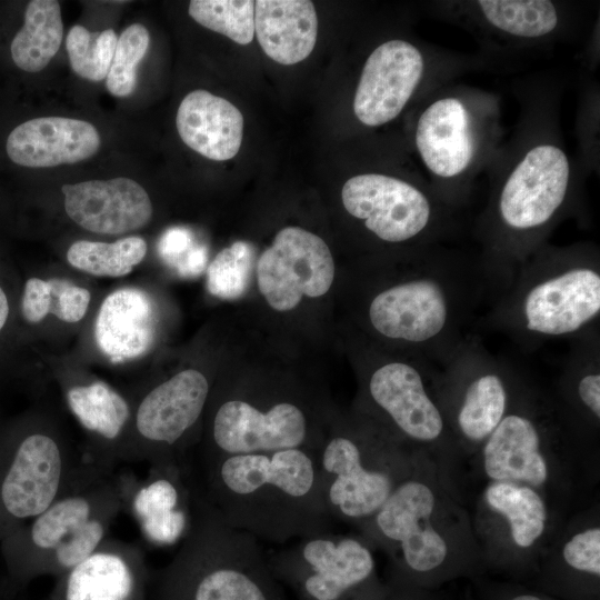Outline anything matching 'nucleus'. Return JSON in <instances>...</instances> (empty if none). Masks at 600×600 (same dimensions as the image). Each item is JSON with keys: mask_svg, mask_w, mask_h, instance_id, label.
Instances as JSON below:
<instances>
[{"mask_svg": "<svg viewBox=\"0 0 600 600\" xmlns=\"http://www.w3.org/2000/svg\"><path fill=\"white\" fill-rule=\"evenodd\" d=\"M48 283L50 288L49 313L70 323L81 320L90 303V292L62 279H50Z\"/></svg>", "mask_w": 600, "mask_h": 600, "instance_id": "4c0bfd02", "label": "nucleus"}, {"mask_svg": "<svg viewBox=\"0 0 600 600\" xmlns=\"http://www.w3.org/2000/svg\"><path fill=\"white\" fill-rule=\"evenodd\" d=\"M444 2L448 14L478 30L486 39L513 47H534L560 40L570 29L567 3L550 0H478Z\"/></svg>", "mask_w": 600, "mask_h": 600, "instance_id": "4be33fe9", "label": "nucleus"}, {"mask_svg": "<svg viewBox=\"0 0 600 600\" xmlns=\"http://www.w3.org/2000/svg\"><path fill=\"white\" fill-rule=\"evenodd\" d=\"M254 32L263 52L273 61L296 64L312 52L318 18L309 0L254 1Z\"/></svg>", "mask_w": 600, "mask_h": 600, "instance_id": "cd10ccee", "label": "nucleus"}, {"mask_svg": "<svg viewBox=\"0 0 600 600\" xmlns=\"http://www.w3.org/2000/svg\"><path fill=\"white\" fill-rule=\"evenodd\" d=\"M62 37L60 3L54 0H32L27 6L22 28L11 41V58L19 69L39 72L58 52Z\"/></svg>", "mask_w": 600, "mask_h": 600, "instance_id": "7c9ffc66", "label": "nucleus"}, {"mask_svg": "<svg viewBox=\"0 0 600 600\" xmlns=\"http://www.w3.org/2000/svg\"><path fill=\"white\" fill-rule=\"evenodd\" d=\"M252 258L249 243L238 241L221 250L208 269V289L221 298L236 297L244 287Z\"/></svg>", "mask_w": 600, "mask_h": 600, "instance_id": "c9c22d12", "label": "nucleus"}, {"mask_svg": "<svg viewBox=\"0 0 600 600\" xmlns=\"http://www.w3.org/2000/svg\"><path fill=\"white\" fill-rule=\"evenodd\" d=\"M136 479L132 471L109 470L86 459L68 488L10 534L6 550L14 574L56 579L89 557L124 513Z\"/></svg>", "mask_w": 600, "mask_h": 600, "instance_id": "423d86ee", "label": "nucleus"}, {"mask_svg": "<svg viewBox=\"0 0 600 600\" xmlns=\"http://www.w3.org/2000/svg\"><path fill=\"white\" fill-rule=\"evenodd\" d=\"M418 459L413 470L397 486L382 507L357 529L372 547L391 559L389 584L412 588L434 577L452 561L462 514L436 479L424 474Z\"/></svg>", "mask_w": 600, "mask_h": 600, "instance_id": "6e6552de", "label": "nucleus"}, {"mask_svg": "<svg viewBox=\"0 0 600 600\" xmlns=\"http://www.w3.org/2000/svg\"><path fill=\"white\" fill-rule=\"evenodd\" d=\"M560 406L580 428L600 421V336L594 330L572 340L560 378Z\"/></svg>", "mask_w": 600, "mask_h": 600, "instance_id": "c756f323", "label": "nucleus"}, {"mask_svg": "<svg viewBox=\"0 0 600 600\" xmlns=\"http://www.w3.org/2000/svg\"><path fill=\"white\" fill-rule=\"evenodd\" d=\"M117 41L112 29L91 32L81 24L73 26L66 40L72 70L90 81L103 80L108 76Z\"/></svg>", "mask_w": 600, "mask_h": 600, "instance_id": "72a5a7b5", "label": "nucleus"}, {"mask_svg": "<svg viewBox=\"0 0 600 600\" xmlns=\"http://www.w3.org/2000/svg\"><path fill=\"white\" fill-rule=\"evenodd\" d=\"M66 400L81 427L97 438V446L87 460L114 470L123 462V436L132 418L128 401L102 381L69 388Z\"/></svg>", "mask_w": 600, "mask_h": 600, "instance_id": "bb28decb", "label": "nucleus"}, {"mask_svg": "<svg viewBox=\"0 0 600 600\" xmlns=\"http://www.w3.org/2000/svg\"><path fill=\"white\" fill-rule=\"evenodd\" d=\"M147 253V243L140 237H127L114 242L79 240L67 251L69 263L86 273L98 277H122L130 273Z\"/></svg>", "mask_w": 600, "mask_h": 600, "instance_id": "2f4dec72", "label": "nucleus"}, {"mask_svg": "<svg viewBox=\"0 0 600 600\" xmlns=\"http://www.w3.org/2000/svg\"><path fill=\"white\" fill-rule=\"evenodd\" d=\"M194 483L190 459L149 466L146 478L136 479L124 513L147 543L169 548L183 541L192 523Z\"/></svg>", "mask_w": 600, "mask_h": 600, "instance_id": "aec40b11", "label": "nucleus"}, {"mask_svg": "<svg viewBox=\"0 0 600 600\" xmlns=\"http://www.w3.org/2000/svg\"><path fill=\"white\" fill-rule=\"evenodd\" d=\"M6 452L0 456V531L12 533L68 488L86 459L40 429L21 436Z\"/></svg>", "mask_w": 600, "mask_h": 600, "instance_id": "f3484780", "label": "nucleus"}, {"mask_svg": "<svg viewBox=\"0 0 600 600\" xmlns=\"http://www.w3.org/2000/svg\"><path fill=\"white\" fill-rule=\"evenodd\" d=\"M528 378L472 334L436 370L434 388L454 443L479 448L510 410Z\"/></svg>", "mask_w": 600, "mask_h": 600, "instance_id": "f8f14e48", "label": "nucleus"}, {"mask_svg": "<svg viewBox=\"0 0 600 600\" xmlns=\"http://www.w3.org/2000/svg\"><path fill=\"white\" fill-rule=\"evenodd\" d=\"M189 16L202 27L221 33L238 44H249L254 37V1L193 0Z\"/></svg>", "mask_w": 600, "mask_h": 600, "instance_id": "473e14b6", "label": "nucleus"}, {"mask_svg": "<svg viewBox=\"0 0 600 600\" xmlns=\"http://www.w3.org/2000/svg\"><path fill=\"white\" fill-rule=\"evenodd\" d=\"M551 93H526L518 127L488 169V199L473 227L479 251L512 277L580 204L578 164L560 136Z\"/></svg>", "mask_w": 600, "mask_h": 600, "instance_id": "f03ea898", "label": "nucleus"}, {"mask_svg": "<svg viewBox=\"0 0 600 600\" xmlns=\"http://www.w3.org/2000/svg\"><path fill=\"white\" fill-rule=\"evenodd\" d=\"M50 309V288L48 280L30 278L21 301V312L28 322L37 323L46 318Z\"/></svg>", "mask_w": 600, "mask_h": 600, "instance_id": "58836bf2", "label": "nucleus"}, {"mask_svg": "<svg viewBox=\"0 0 600 600\" xmlns=\"http://www.w3.org/2000/svg\"><path fill=\"white\" fill-rule=\"evenodd\" d=\"M600 256L591 242L544 243L512 280L477 328L499 331L522 351L552 339H578L599 330Z\"/></svg>", "mask_w": 600, "mask_h": 600, "instance_id": "20e7f679", "label": "nucleus"}, {"mask_svg": "<svg viewBox=\"0 0 600 600\" xmlns=\"http://www.w3.org/2000/svg\"><path fill=\"white\" fill-rule=\"evenodd\" d=\"M257 286L267 304L288 312L303 298L327 294L336 278V263L326 241L300 227H284L259 256Z\"/></svg>", "mask_w": 600, "mask_h": 600, "instance_id": "6ab92c4d", "label": "nucleus"}, {"mask_svg": "<svg viewBox=\"0 0 600 600\" xmlns=\"http://www.w3.org/2000/svg\"><path fill=\"white\" fill-rule=\"evenodd\" d=\"M359 321L378 346L443 367L512 276L453 243L389 253L363 271Z\"/></svg>", "mask_w": 600, "mask_h": 600, "instance_id": "f257e3e1", "label": "nucleus"}, {"mask_svg": "<svg viewBox=\"0 0 600 600\" xmlns=\"http://www.w3.org/2000/svg\"><path fill=\"white\" fill-rule=\"evenodd\" d=\"M388 593L383 600H410L411 590L388 584Z\"/></svg>", "mask_w": 600, "mask_h": 600, "instance_id": "a19ab883", "label": "nucleus"}, {"mask_svg": "<svg viewBox=\"0 0 600 600\" xmlns=\"http://www.w3.org/2000/svg\"><path fill=\"white\" fill-rule=\"evenodd\" d=\"M331 421L328 409L311 394L284 399L262 412L226 392L213 406L199 460L296 448L318 452L327 432L323 426Z\"/></svg>", "mask_w": 600, "mask_h": 600, "instance_id": "dca6fc26", "label": "nucleus"}, {"mask_svg": "<svg viewBox=\"0 0 600 600\" xmlns=\"http://www.w3.org/2000/svg\"><path fill=\"white\" fill-rule=\"evenodd\" d=\"M566 566L581 574L600 577V527L589 526L571 534L562 544Z\"/></svg>", "mask_w": 600, "mask_h": 600, "instance_id": "e433bc0d", "label": "nucleus"}, {"mask_svg": "<svg viewBox=\"0 0 600 600\" xmlns=\"http://www.w3.org/2000/svg\"><path fill=\"white\" fill-rule=\"evenodd\" d=\"M150 37L141 23L126 28L118 38L106 78L108 91L119 98L130 96L137 87V68L148 52Z\"/></svg>", "mask_w": 600, "mask_h": 600, "instance_id": "f704fd0d", "label": "nucleus"}, {"mask_svg": "<svg viewBox=\"0 0 600 600\" xmlns=\"http://www.w3.org/2000/svg\"><path fill=\"white\" fill-rule=\"evenodd\" d=\"M450 82L421 99L411 139L427 182L443 202L460 211L477 177L494 160L502 130L496 94Z\"/></svg>", "mask_w": 600, "mask_h": 600, "instance_id": "0eeeda50", "label": "nucleus"}, {"mask_svg": "<svg viewBox=\"0 0 600 600\" xmlns=\"http://www.w3.org/2000/svg\"><path fill=\"white\" fill-rule=\"evenodd\" d=\"M154 334V308L144 291L119 289L102 302L94 323V339L112 362L141 357L152 346Z\"/></svg>", "mask_w": 600, "mask_h": 600, "instance_id": "a878e982", "label": "nucleus"}, {"mask_svg": "<svg viewBox=\"0 0 600 600\" xmlns=\"http://www.w3.org/2000/svg\"><path fill=\"white\" fill-rule=\"evenodd\" d=\"M341 203L370 238L393 252L453 243L462 228L459 211L443 202L423 176L353 174L342 186Z\"/></svg>", "mask_w": 600, "mask_h": 600, "instance_id": "9d476101", "label": "nucleus"}, {"mask_svg": "<svg viewBox=\"0 0 600 600\" xmlns=\"http://www.w3.org/2000/svg\"><path fill=\"white\" fill-rule=\"evenodd\" d=\"M579 429L559 402L530 380L510 410L478 448L490 481H510L546 493L554 479V443Z\"/></svg>", "mask_w": 600, "mask_h": 600, "instance_id": "4468645a", "label": "nucleus"}, {"mask_svg": "<svg viewBox=\"0 0 600 600\" xmlns=\"http://www.w3.org/2000/svg\"><path fill=\"white\" fill-rule=\"evenodd\" d=\"M376 352L362 368L356 412L411 450L453 447L434 388L437 368L383 347L377 346Z\"/></svg>", "mask_w": 600, "mask_h": 600, "instance_id": "9b49d317", "label": "nucleus"}, {"mask_svg": "<svg viewBox=\"0 0 600 600\" xmlns=\"http://www.w3.org/2000/svg\"><path fill=\"white\" fill-rule=\"evenodd\" d=\"M317 452L326 507L336 521L358 528L388 500L423 452L391 438L354 413L332 419Z\"/></svg>", "mask_w": 600, "mask_h": 600, "instance_id": "1a4fd4ad", "label": "nucleus"}, {"mask_svg": "<svg viewBox=\"0 0 600 600\" xmlns=\"http://www.w3.org/2000/svg\"><path fill=\"white\" fill-rule=\"evenodd\" d=\"M484 509L494 516L507 542L520 553L532 552L548 532L550 506L538 490L510 481H490L482 491Z\"/></svg>", "mask_w": 600, "mask_h": 600, "instance_id": "c85d7f7f", "label": "nucleus"}, {"mask_svg": "<svg viewBox=\"0 0 600 600\" xmlns=\"http://www.w3.org/2000/svg\"><path fill=\"white\" fill-rule=\"evenodd\" d=\"M243 122V116L234 104L206 90L188 93L176 117L181 140L214 161L232 159L239 152Z\"/></svg>", "mask_w": 600, "mask_h": 600, "instance_id": "393cba45", "label": "nucleus"}, {"mask_svg": "<svg viewBox=\"0 0 600 600\" xmlns=\"http://www.w3.org/2000/svg\"><path fill=\"white\" fill-rule=\"evenodd\" d=\"M372 547L360 534L331 530L297 539L268 562L277 580L297 600H383Z\"/></svg>", "mask_w": 600, "mask_h": 600, "instance_id": "ddd939ff", "label": "nucleus"}, {"mask_svg": "<svg viewBox=\"0 0 600 600\" xmlns=\"http://www.w3.org/2000/svg\"><path fill=\"white\" fill-rule=\"evenodd\" d=\"M210 398L208 378L184 369L152 388L133 416V438L124 462L149 466L184 461L188 438L200 422Z\"/></svg>", "mask_w": 600, "mask_h": 600, "instance_id": "a211bd4d", "label": "nucleus"}, {"mask_svg": "<svg viewBox=\"0 0 600 600\" xmlns=\"http://www.w3.org/2000/svg\"><path fill=\"white\" fill-rule=\"evenodd\" d=\"M463 60L427 42L392 38L366 58L354 89L352 111L364 127L396 120L409 104L450 82L464 68Z\"/></svg>", "mask_w": 600, "mask_h": 600, "instance_id": "2eb2a0df", "label": "nucleus"}, {"mask_svg": "<svg viewBox=\"0 0 600 600\" xmlns=\"http://www.w3.org/2000/svg\"><path fill=\"white\" fill-rule=\"evenodd\" d=\"M9 317V302L8 298L3 291V289L0 287V331L4 327L7 320Z\"/></svg>", "mask_w": 600, "mask_h": 600, "instance_id": "37998d69", "label": "nucleus"}, {"mask_svg": "<svg viewBox=\"0 0 600 600\" xmlns=\"http://www.w3.org/2000/svg\"><path fill=\"white\" fill-rule=\"evenodd\" d=\"M197 479L231 527L259 541L286 543L330 531L317 452L286 449L198 460Z\"/></svg>", "mask_w": 600, "mask_h": 600, "instance_id": "7ed1b4c3", "label": "nucleus"}, {"mask_svg": "<svg viewBox=\"0 0 600 600\" xmlns=\"http://www.w3.org/2000/svg\"><path fill=\"white\" fill-rule=\"evenodd\" d=\"M150 578L140 544L107 538L89 557L56 578L48 600H148Z\"/></svg>", "mask_w": 600, "mask_h": 600, "instance_id": "412c9836", "label": "nucleus"}, {"mask_svg": "<svg viewBox=\"0 0 600 600\" xmlns=\"http://www.w3.org/2000/svg\"><path fill=\"white\" fill-rule=\"evenodd\" d=\"M191 241V233L187 229L180 227L170 228L159 241V252L166 260L174 261L188 250Z\"/></svg>", "mask_w": 600, "mask_h": 600, "instance_id": "ea45409f", "label": "nucleus"}, {"mask_svg": "<svg viewBox=\"0 0 600 600\" xmlns=\"http://www.w3.org/2000/svg\"><path fill=\"white\" fill-rule=\"evenodd\" d=\"M507 600H559L556 598H551L547 594H538L536 592L530 591H518L512 593V596L508 597Z\"/></svg>", "mask_w": 600, "mask_h": 600, "instance_id": "79ce46f5", "label": "nucleus"}, {"mask_svg": "<svg viewBox=\"0 0 600 600\" xmlns=\"http://www.w3.org/2000/svg\"><path fill=\"white\" fill-rule=\"evenodd\" d=\"M67 214L83 229L123 234L144 227L152 217L147 191L129 178L63 184Z\"/></svg>", "mask_w": 600, "mask_h": 600, "instance_id": "5701e85b", "label": "nucleus"}, {"mask_svg": "<svg viewBox=\"0 0 600 600\" xmlns=\"http://www.w3.org/2000/svg\"><path fill=\"white\" fill-rule=\"evenodd\" d=\"M101 138L90 122L63 117H42L17 126L6 151L12 162L28 168L71 164L94 156Z\"/></svg>", "mask_w": 600, "mask_h": 600, "instance_id": "b1692460", "label": "nucleus"}, {"mask_svg": "<svg viewBox=\"0 0 600 600\" xmlns=\"http://www.w3.org/2000/svg\"><path fill=\"white\" fill-rule=\"evenodd\" d=\"M148 600H289L260 541L227 523L199 482L191 528L172 559L151 571Z\"/></svg>", "mask_w": 600, "mask_h": 600, "instance_id": "39448f33", "label": "nucleus"}]
</instances>
